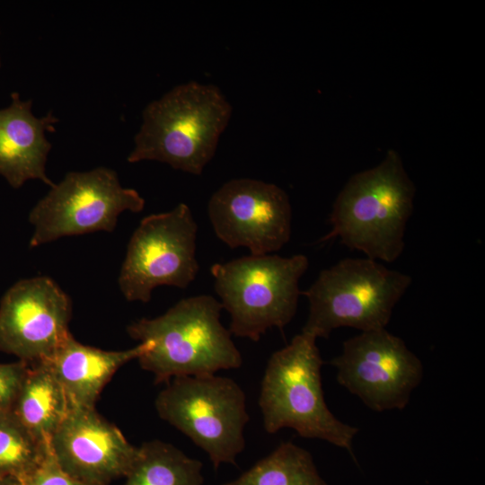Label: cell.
Wrapping results in <instances>:
<instances>
[{"label":"cell","instance_id":"8","mask_svg":"<svg viewBox=\"0 0 485 485\" xmlns=\"http://www.w3.org/2000/svg\"><path fill=\"white\" fill-rule=\"evenodd\" d=\"M144 207L140 194L123 187L111 169L70 172L30 212L29 221L34 227L30 247L65 236L111 232L121 213H138Z\"/></svg>","mask_w":485,"mask_h":485},{"label":"cell","instance_id":"2","mask_svg":"<svg viewBox=\"0 0 485 485\" xmlns=\"http://www.w3.org/2000/svg\"><path fill=\"white\" fill-rule=\"evenodd\" d=\"M232 106L213 84H179L148 103L128 163L156 161L200 175L215 155Z\"/></svg>","mask_w":485,"mask_h":485},{"label":"cell","instance_id":"22","mask_svg":"<svg viewBox=\"0 0 485 485\" xmlns=\"http://www.w3.org/2000/svg\"><path fill=\"white\" fill-rule=\"evenodd\" d=\"M0 485H22V483L14 477L0 475Z\"/></svg>","mask_w":485,"mask_h":485},{"label":"cell","instance_id":"16","mask_svg":"<svg viewBox=\"0 0 485 485\" xmlns=\"http://www.w3.org/2000/svg\"><path fill=\"white\" fill-rule=\"evenodd\" d=\"M72 405L46 361L29 364L11 410L40 442L48 444Z\"/></svg>","mask_w":485,"mask_h":485},{"label":"cell","instance_id":"21","mask_svg":"<svg viewBox=\"0 0 485 485\" xmlns=\"http://www.w3.org/2000/svg\"><path fill=\"white\" fill-rule=\"evenodd\" d=\"M28 368L29 364L20 360L0 363V412L12 409Z\"/></svg>","mask_w":485,"mask_h":485},{"label":"cell","instance_id":"19","mask_svg":"<svg viewBox=\"0 0 485 485\" xmlns=\"http://www.w3.org/2000/svg\"><path fill=\"white\" fill-rule=\"evenodd\" d=\"M48 451V444L38 440L11 410L0 412V475L22 481Z\"/></svg>","mask_w":485,"mask_h":485},{"label":"cell","instance_id":"20","mask_svg":"<svg viewBox=\"0 0 485 485\" xmlns=\"http://www.w3.org/2000/svg\"><path fill=\"white\" fill-rule=\"evenodd\" d=\"M22 485H99L79 481L66 473L56 462L49 446L40 465L27 475Z\"/></svg>","mask_w":485,"mask_h":485},{"label":"cell","instance_id":"9","mask_svg":"<svg viewBox=\"0 0 485 485\" xmlns=\"http://www.w3.org/2000/svg\"><path fill=\"white\" fill-rule=\"evenodd\" d=\"M197 233L185 203L144 217L131 235L118 278L124 297L147 303L157 287H188L199 269Z\"/></svg>","mask_w":485,"mask_h":485},{"label":"cell","instance_id":"1","mask_svg":"<svg viewBox=\"0 0 485 485\" xmlns=\"http://www.w3.org/2000/svg\"><path fill=\"white\" fill-rule=\"evenodd\" d=\"M415 194L400 154L389 150L377 165L348 179L333 203L331 230L321 241L339 238L366 258L392 262L405 247Z\"/></svg>","mask_w":485,"mask_h":485},{"label":"cell","instance_id":"7","mask_svg":"<svg viewBox=\"0 0 485 485\" xmlns=\"http://www.w3.org/2000/svg\"><path fill=\"white\" fill-rule=\"evenodd\" d=\"M159 417L187 436L213 467L236 465L250 417L245 393L232 378L216 375L174 377L154 401Z\"/></svg>","mask_w":485,"mask_h":485},{"label":"cell","instance_id":"13","mask_svg":"<svg viewBox=\"0 0 485 485\" xmlns=\"http://www.w3.org/2000/svg\"><path fill=\"white\" fill-rule=\"evenodd\" d=\"M48 446L66 473L99 485L126 477L139 453L138 446L130 444L95 408L72 407Z\"/></svg>","mask_w":485,"mask_h":485},{"label":"cell","instance_id":"17","mask_svg":"<svg viewBox=\"0 0 485 485\" xmlns=\"http://www.w3.org/2000/svg\"><path fill=\"white\" fill-rule=\"evenodd\" d=\"M124 485H202L203 463L172 444L143 443Z\"/></svg>","mask_w":485,"mask_h":485},{"label":"cell","instance_id":"3","mask_svg":"<svg viewBox=\"0 0 485 485\" xmlns=\"http://www.w3.org/2000/svg\"><path fill=\"white\" fill-rule=\"evenodd\" d=\"M220 301L210 295L183 298L155 318H142L127 328L130 338L149 342L151 348L137 358L154 383L174 377L215 375L242 364L231 332L220 322Z\"/></svg>","mask_w":485,"mask_h":485},{"label":"cell","instance_id":"11","mask_svg":"<svg viewBox=\"0 0 485 485\" xmlns=\"http://www.w3.org/2000/svg\"><path fill=\"white\" fill-rule=\"evenodd\" d=\"M207 214L217 238L251 255L279 251L291 237L292 208L287 192L274 183L233 179L210 197Z\"/></svg>","mask_w":485,"mask_h":485},{"label":"cell","instance_id":"15","mask_svg":"<svg viewBox=\"0 0 485 485\" xmlns=\"http://www.w3.org/2000/svg\"><path fill=\"white\" fill-rule=\"evenodd\" d=\"M151 348L149 342L110 351L77 341L71 334L46 362L64 388L72 407L95 408V403L114 374Z\"/></svg>","mask_w":485,"mask_h":485},{"label":"cell","instance_id":"18","mask_svg":"<svg viewBox=\"0 0 485 485\" xmlns=\"http://www.w3.org/2000/svg\"><path fill=\"white\" fill-rule=\"evenodd\" d=\"M223 485H328L311 453L292 443H281L238 478Z\"/></svg>","mask_w":485,"mask_h":485},{"label":"cell","instance_id":"12","mask_svg":"<svg viewBox=\"0 0 485 485\" xmlns=\"http://www.w3.org/2000/svg\"><path fill=\"white\" fill-rule=\"evenodd\" d=\"M72 303L48 277L22 279L0 303V352L34 364L48 360L71 335Z\"/></svg>","mask_w":485,"mask_h":485},{"label":"cell","instance_id":"23","mask_svg":"<svg viewBox=\"0 0 485 485\" xmlns=\"http://www.w3.org/2000/svg\"><path fill=\"white\" fill-rule=\"evenodd\" d=\"M0 66H1V62H0Z\"/></svg>","mask_w":485,"mask_h":485},{"label":"cell","instance_id":"14","mask_svg":"<svg viewBox=\"0 0 485 485\" xmlns=\"http://www.w3.org/2000/svg\"><path fill=\"white\" fill-rule=\"evenodd\" d=\"M31 108V100L22 101L13 93L11 103L0 110V175L14 189L29 180L55 184L46 173L52 148L46 133L56 131L59 119L51 111L38 118Z\"/></svg>","mask_w":485,"mask_h":485},{"label":"cell","instance_id":"6","mask_svg":"<svg viewBox=\"0 0 485 485\" xmlns=\"http://www.w3.org/2000/svg\"><path fill=\"white\" fill-rule=\"evenodd\" d=\"M308 266L304 254L249 255L213 264L214 287L230 313L231 334L257 342L268 330L287 325L296 313L299 280Z\"/></svg>","mask_w":485,"mask_h":485},{"label":"cell","instance_id":"5","mask_svg":"<svg viewBox=\"0 0 485 485\" xmlns=\"http://www.w3.org/2000/svg\"><path fill=\"white\" fill-rule=\"evenodd\" d=\"M411 277L369 258L343 259L322 269L301 291L309 303L302 332L328 338L338 328L361 331L385 329Z\"/></svg>","mask_w":485,"mask_h":485},{"label":"cell","instance_id":"4","mask_svg":"<svg viewBox=\"0 0 485 485\" xmlns=\"http://www.w3.org/2000/svg\"><path fill=\"white\" fill-rule=\"evenodd\" d=\"M316 338L301 332L269 357L260 385L263 427L274 434L284 428L304 438H317L352 453L358 428L338 419L322 391L323 364Z\"/></svg>","mask_w":485,"mask_h":485},{"label":"cell","instance_id":"10","mask_svg":"<svg viewBox=\"0 0 485 485\" xmlns=\"http://www.w3.org/2000/svg\"><path fill=\"white\" fill-rule=\"evenodd\" d=\"M330 364L337 370V382L377 412L403 410L424 375L421 360L386 329L345 340Z\"/></svg>","mask_w":485,"mask_h":485}]
</instances>
